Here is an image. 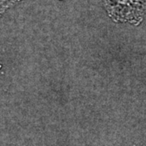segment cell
<instances>
[{"instance_id": "obj_1", "label": "cell", "mask_w": 146, "mask_h": 146, "mask_svg": "<svg viewBox=\"0 0 146 146\" xmlns=\"http://www.w3.org/2000/svg\"><path fill=\"white\" fill-rule=\"evenodd\" d=\"M109 17L116 23L138 25L146 16V0H100Z\"/></svg>"}, {"instance_id": "obj_2", "label": "cell", "mask_w": 146, "mask_h": 146, "mask_svg": "<svg viewBox=\"0 0 146 146\" xmlns=\"http://www.w3.org/2000/svg\"><path fill=\"white\" fill-rule=\"evenodd\" d=\"M22 0H0V16Z\"/></svg>"}]
</instances>
